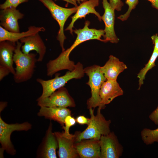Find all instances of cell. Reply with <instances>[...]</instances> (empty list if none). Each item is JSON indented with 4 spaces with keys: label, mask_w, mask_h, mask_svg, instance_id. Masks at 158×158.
Returning a JSON list of instances; mask_svg holds the SVG:
<instances>
[{
    "label": "cell",
    "mask_w": 158,
    "mask_h": 158,
    "mask_svg": "<svg viewBox=\"0 0 158 158\" xmlns=\"http://www.w3.org/2000/svg\"><path fill=\"white\" fill-rule=\"evenodd\" d=\"M11 73L9 69L5 66L0 65V80L3 79Z\"/></svg>",
    "instance_id": "obj_30"
},
{
    "label": "cell",
    "mask_w": 158,
    "mask_h": 158,
    "mask_svg": "<svg viewBox=\"0 0 158 158\" xmlns=\"http://www.w3.org/2000/svg\"><path fill=\"white\" fill-rule=\"evenodd\" d=\"M31 124L28 122L21 123L8 124L5 122L0 117V150H5L11 155L16 153L11 139V135L14 131H27L32 128Z\"/></svg>",
    "instance_id": "obj_7"
},
{
    "label": "cell",
    "mask_w": 158,
    "mask_h": 158,
    "mask_svg": "<svg viewBox=\"0 0 158 158\" xmlns=\"http://www.w3.org/2000/svg\"><path fill=\"white\" fill-rule=\"evenodd\" d=\"M151 39L154 44V50L158 51V35L157 34L152 36Z\"/></svg>",
    "instance_id": "obj_31"
},
{
    "label": "cell",
    "mask_w": 158,
    "mask_h": 158,
    "mask_svg": "<svg viewBox=\"0 0 158 158\" xmlns=\"http://www.w3.org/2000/svg\"><path fill=\"white\" fill-rule=\"evenodd\" d=\"M29 0H6L4 3L0 5V8L4 9L9 7L16 8L20 4L27 2Z\"/></svg>",
    "instance_id": "obj_26"
},
{
    "label": "cell",
    "mask_w": 158,
    "mask_h": 158,
    "mask_svg": "<svg viewBox=\"0 0 158 158\" xmlns=\"http://www.w3.org/2000/svg\"><path fill=\"white\" fill-rule=\"evenodd\" d=\"M127 68L126 65L118 59L111 55L108 61L100 70L107 80H117L118 75Z\"/></svg>",
    "instance_id": "obj_18"
},
{
    "label": "cell",
    "mask_w": 158,
    "mask_h": 158,
    "mask_svg": "<svg viewBox=\"0 0 158 158\" xmlns=\"http://www.w3.org/2000/svg\"><path fill=\"white\" fill-rule=\"evenodd\" d=\"M55 1L59 0H54ZM65 1L68 3H70L74 5L75 6H78L76 0H59Z\"/></svg>",
    "instance_id": "obj_33"
},
{
    "label": "cell",
    "mask_w": 158,
    "mask_h": 158,
    "mask_svg": "<svg viewBox=\"0 0 158 158\" xmlns=\"http://www.w3.org/2000/svg\"><path fill=\"white\" fill-rule=\"evenodd\" d=\"M20 42L24 44L21 47L22 51L28 54L32 51H35L39 54L37 61H42L46 53V46L39 33L21 39Z\"/></svg>",
    "instance_id": "obj_13"
},
{
    "label": "cell",
    "mask_w": 158,
    "mask_h": 158,
    "mask_svg": "<svg viewBox=\"0 0 158 158\" xmlns=\"http://www.w3.org/2000/svg\"><path fill=\"white\" fill-rule=\"evenodd\" d=\"M102 4L104 9V13L101 16L105 24L104 40L106 42H109L117 43L119 39L116 34L114 28L115 10L111 7L108 0H102Z\"/></svg>",
    "instance_id": "obj_11"
},
{
    "label": "cell",
    "mask_w": 158,
    "mask_h": 158,
    "mask_svg": "<svg viewBox=\"0 0 158 158\" xmlns=\"http://www.w3.org/2000/svg\"><path fill=\"white\" fill-rule=\"evenodd\" d=\"M45 30L44 27L32 26L29 27L28 30L25 32L16 33L8 31L0 26V42L8 41L16 43L23 37Z\"/></svg>",
    "instance_id": "obj_21"
},
{
    "label": "cell",
    "mask_w": 158,
    "mask_h": 158,
    "mask_svg": "<svg viewBox=\"0 0 158 158\" xmlns=\"http://www.w3.org/2000/svg\"><path fill=\"white\" fill-rule=\"evenodd\" d=\"M38 0L48 9L52 17L58 23L59 29L56 38L59 42L62 51H64V43L66 37L64 32V25L68 17L72 14L76 12L78 6L67 8L59 6L53 0Z\"/></svg>",
    "instance_id": "obj_6"
},
{
    "label": "cell",
    "mask_w": 158,
    "mask_h": 158,
    "mask_svg": "<svg viewBox=\"0 0 158 158\" xmlns=\"http://www.w3.org/2000/svg\"><path fill=\"white\" fill-rule=\"evenodd\" d=\"M37 114L38 116L55 121L63 127L65 118L71 114V111L67 108L40 107Z\"/></svg>",
    "instance_id": "obj_20"
},
{
    "label": "cell",
    "mask_w": 158,
    "mask_h": 158,
    "mask_svg": "<svg viewBox=\"0 0 158 158\" xmlns=\"http://www.w3.org/2000/svg\"><path fill=\"white\" fill-rule=\"evenodd\" d=\"M123 94V91L117 80H107L102 83L99 91L101 105L102 109L115 98Z\"/></svg>",
    "instance_id": "obj_16"
},
{
    "label": "cell",
    "mask_w": 158,
    "mask_h": 158,
    "mask_svg": "<svg viewBox=\"0 0 158 158\" xmlns=\"http://www.w3.org/2000/svg\"><path fill=\"white\" fill-rule=\"evenodd\" d=\"M150 119L155 125H158V106L149 115Z\"/></svg>",
    "instance_id": "obj_28"
},
{
    "label": "cell",
    "mask_w": 158,
    "mask_h": 158,
    "mask_svg": "<svg viewBox=\"0 0 158 158\" xmlns=\"http://www.w3.org/2000/svg\"><path fill=\"white\" fill-rule=\"evenodd\" d=\"M37 105L40 107L56 108L75 107L74 101L69 93L67 89L62 87L49 96L36 100Z\"/></svg>",
    "instance_id": "obj_8"
},
{
    "label": "cell",
    "mask_w": 158,
    "mask_h": 158,
    "mask_svg": "<svg viewBox=\"0 0 158 158\" xmlns=\"http://www.w3.org/2000/svg\"><path fill=\"white\" fill-rule=\"evenodd\" d=\"M58 148V141L54 133L52 132V124L50 122L37 150V157L56 158V150Z\"/></svg>",
    "instance_id": "obj_10"
},
{
    "label": "cell",
    "mask_w": 158,
    "mask_h": 158,
    "mask_svg": "<svg viewBox=\"0 0 158 158\" xmlns=\"http://www.w3.org/2000/svg\"><path fill=\"white\" fill-rule=\"evenodd\" d=\"M13 57V61L16 67L13 79L16 83L27 81L32 77L37 61V54L30 53H24L21 49L22 43L19 41L16 42Z\"/></svg>",
    "instance_id": "obj_2"
},
{
    "label": "cell",
    "mask_w": 158,
    "mask_h": 158,
    "mask_svg": "<svg viewBox=\"0 0 158 158\" xmlns=\"http://www.w3.org/2000/svg\"><path fill=\"white\" fill-rule=\"evenodd\" d=\"M16 45L15 42L8 41L0 42V65L8 68L13 75L15 73L13 57Z\"/></svg>",
    "instance_id": "obj_19"
},
{
    "label": "cell",
    "mask_w": 158,
    "mask_h": 158,
    "mask_svg": "<svg viewBox=\"0 0 158 158\" xmlns=\"http://www.w3.org/2000/svg\"><path fill=\"white\" fill-rule=\"evenodd\" d=\"M24 16L19 10L13 7L1 10L0 12V26L9 32H19L18 20Z\"/></svg>",
    "instance_id": "obj_12"
},
{
    "label": "cell",
    "mask_w": 158,
    "mask_h": 158,
    "mask_svg": "<svg viewBox=\"0 0 158 158\" xmlns=\"http://www.w3.org/2000/svg\"><path fill=\"white\" fill-rule=\"evenodd\" d=\"M85 73L83 65L78 62L73 70L68 71L63 76H59L60 74L56 73L55 77L51 79L45 80L37 78V82L41 85L42 89V94L38 98L41 99L49 96L58 89L63 87L70 80L80 79L84 77Z\"/></svg>",
    "instance_id": "obj_4"
},
{
    "label": "cell",
    "mask_w": 158,
    "mask_h": 158,
    "mask_svg": "<svg viewBox=\"0 0 158 158\" xmlns=\"http://www.w3.org/2000/svg\"><path fill=\"white\" fill-rule=\"evenodd\" d=\"M100 66L94 65L84 68L85 73L89 77L86 84L91 89V96L87 100V104L89 109H94L97 107H101V99L99 95L101 87L107 79L100 70Z\"/></svg>",
    "instance_id": "obj_5"
},
{
    "label": "cell",
    "mask_w": 158,
    "mask_h": 158,
    "mask_svg": "<svg viewBox=\"0 0 158 158\" xmlns=\"http://www.w3.org/2000/svg\"><path fill=\"white\" fill-rule=\"evenodd\" d=\"M150 1L152 6L158 10V0H147Z\"/></svg>",
    "instance_id": "obj_32"
},
{
    "label": "cell",
    "mask_w": 158,
    "mask_h": 158,
    "mask_svg": "<svg viewBox=\"0 0 158 158\" xmlns=\"http://www.w3.org/2000/svg\"><path fill=\"white\" fill-rule=\"evenodd\" d=\"M140 135L142 141L147 145L158 142V128L154 130L144 128L141 130Z\"/></svg>",
    "instance_id": "obj_23"
},
{
    "label": "cell",
    "mask_w": 158,
    "mask_h": 158,
    "mask_svg": "<svg viewBox=\"0 0 158 158\" xmlns=\"http://www.w3.org/2000/svg\"><path fill=\"white\" fill-rule=\"evenodd\" d=\"M99 4V0H88L83 2L79 6L75 14L71 17V21L65 30H69L72 34L73 28L75 22L78 19L85 18L86 15L90 13L95 14L98 20L101 21L102 17L95 9V8Z\"/></svg>",
    "instance_id": "obj_17"
},
{
    "label": "cell",
    "mask_w": 158,
    "mask_h": 158,
    "mask_svg": "<svg viewBox=\"0 0 158 158\" xmlns=\"http://www.w3.org/2000/svg\"><path fill=\"white\" fill-rule=\"evenodd\" d=\"M100 158H119L123 152V147L113 132L102 135L99 140Z\"/></svg>",
    "instance_id": "obj_9"
},
{
    "label": "cell",
    "mask_w": 158,
    "mask_h": 158,
    "mask_svg": "<svg viewBox=\"0 0 158 158\" xmlns=\"http://www.w3.org/2000/svg\"><path fill=\"white\" fill-rule=\"evenodd\" d=\"M90 22L88 20L85 23L82 29H75L73 31L77 35L76 38L72 45L66 50L62 51L56 59L51 60L46 64L47 75L51 77L56 72L64 70L72 71L75 68L74 62L69 59V55L73 50L81 43L91 40H96L105 42L101 37L104 35V30L90 28Z\"/></svg>",
    "instance_id": "obj_1"
},
{
    "label": "cell",
    "mask_w": 158,
    "mask_h": 158,
    "mask_svg": "<svg viewBox=\"0 0 158 158\" xmlns=\"http://www.w3.org/2000/svg\"><path fill=\"white\" fill-rule=\"evenodd\" d=\"M158 57V51L153 50L152 55L148 63L145 65L138 74L137 77L139 79V89L143 84L146 75L148 71L155 66V61Z\"/></svg>",
    "instance_id": "obj_22"
},
{
    "label": "cell",
    "mask_w": 158,
    "mask_h": 158,
    "mask_svg": "<svg viewBox=\"0 0 158 158\" xmlns=\"http://www.w3.org/2000/svg\"><path fill=\"white\" fill-rule=\"evenodd\" d=\"M76 122L80 125L86 124L87 125L89 124L90 119L88 118L83 115L78 116L75 119Z\"/></svg>",
    "instance_id": "obj_29"
},
{
    "label": "cell",
    "mask_w": 158,
    "mask_h": 158,
    "mask_svg": "<svg viewBox=\"0 0 158 158\" xmlns=\"http://www.w3.org/2000/svg\"><path fill=\"white\" fill-rule=\"evenodd\" d=\"M57 139L59 150L58 155L60 158H77L79 156L75 148L76 142V132L71 138L64 136L62 132H54Z\"/></svg>",
    "instance_id": "obj_14"
},
{
    "label": "cell",
    "mask_w": 158,
    "mask_h": 158,
    "mask_svg": "<svg viewBox=\"0 0 158 158\" xmlns=\"http://www.w3.org/2000/svg\"><path fill=\"white\" fill-rule=\"evenodd\" d=\"M7 105V103L6 102H0V111H1Z\"/></svg>",
    "instance_id": "obj_34"
},
{
    "label": "cell",
    "mask_w": 158,
    "mask_h": 158,
    "mask_svg": "<svg viewBox=\"0 0 158 158\" xmlns=\"http://www.w3.org/2000/svg\"><path fill=\"white\" fill-rule=\"evenodd\" d=\"M87 0H76L79 3H80V1L83 2L84 1H87Z\"/></svg>",
    "instance_id": "obj_35"
},
{
    "label": "cell",
    "mask_w": 158,
    "mask_h": 158,
    "mask_svg": "<svg viewBox=\"0 0 158 158\" xmlns=\"http://www.w3.org/2000/svg\"><path fill=\"white\" fill-rule=\"evenodd\" d=\"M75 148L79 157L100 158L99 140L94 139H84L76 142Z\"/></svg>",
    "instance_id": "obj_15"
},
{
    "label": "cell",
    "mask_w": 158,
    "mask_h": 158,
    "mask_svg": "<svg viewBox=\"0 0 158 158\" xmlns=\"http://www.w3.org/2000/svg\"><path fill=\"white\" fill-rule=\"evenodd\" d=\"M76 122V119L72 117L71 115L66 117L64 122V126L62 127L64 131L62 133V135L67 138H71L74 135L69 133V129L71 127L74 125Z\"/></svg>",
    "instance_id": "obj_24"
},
{
    "label": "cell",
    "mask_w": 158,
    "mask_h": 158,
    "mask_svg": "<svg viewBox=\"0 0 158 158\" xmlns=\"http://www.w3.org/2000/svg\"><path fill=\"white\" fill-rule=\"evenodd\" d=\"M90 122L87 128L82 132L77 131L76 142L84 139H91L99 140L102 135H107L111 131L110 130L111 120H107L102 114V108L98 107L95 115L94 109L90 108Z\"/></svg>",
    "instance_id": "obj_3"
},
{
    "label": "cell",
    "mask_w": 158,
    "mask_h": 158,
    "mask_svg": "<svg viewBox=\"0 0 158 158\" xmlns=\"http://www.w3.org/2000/svg\"><path fill=\"white\" fill-rule=\"evenodd\" d=\"M109 1L111 6L113 9L118 11L121 10L123 4L121 0H109Z\"/></svg>",
    "instance_id": "obj_27"
},
{
    "label": "cell",
    "mask_w": 158,
    "mask_h": 158,
    "mask_svg": "<svg viewBox=\"0 0 158 158\" xmlns=\"http://www.w3.org/2000/svg\"><path fill=\"white\" fill-rule=\"evenodd\" d=\"M138 0H126V4L128 6V9L124 14L119 16L117 18L122 21L127 20L130 16L132 11L134 9L138 4Z\"/></svg>",
    "instance_id": "obj_25"
}]
</instances>
